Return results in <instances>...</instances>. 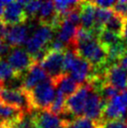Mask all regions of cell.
I'll return each instance as SVG.
<instances>
[{
	"label": "cell",
	"instance_id": "1",
	"mask_svg": "<svg viewBox=\"0 0 127 128\" xmlns=\"http://www.w3.org/2000/svg\"><path fill=\"white\" fill-rule=\"evenodd\" d=\"M78 56L83 58L92 64L94 69L101 70L104 68H108V50L106 47L99 42L97 38L91 39L84 43H80L72 48Z\"/></svg>",
	"mask_w": 127,
	"mask_h": 128
},
{
	"label": "cell",
	"instance_id": "2",
	"mask_svg": "<svg viewBox=\"0 0 127 128\" xmlns=\"http://www.w3.org/2000/svg\"><path fill=\"white\" fill-rule=\"evenodd\" d=\"M63 71L70 75L81 85L82 83H87L92 78L94 68L89 62L80 57L73 49H71L64 52Z\"/></svg>",
	"mask_w": 127,
	"mask_h": 128
},
{
	"label": "cell",
	"instance_id": "3",
	"mask_svg": "<svg viewBox=\"0 0 127 128\" xmlns=\"http://www.w3.org/2000/svg\"><path fill=\"white\" fill-rule=\"evenodd\" d=\"M55 88L53 80L49 78L29 91L28 96L33 110H49L55 97Z\"/></svg>",
	"mask_w": 127,
	"mask_h": 128
},
{
	"label": "cell",
	"instance_id": "4",
	"mask_svg": "<svg viewBox=\"0 0 127 128\" xmlns=\"http://www.w3.org/2000/svg\"><path fill=\"white\" fill-rule=\"evenodd\" d=\"M54 30L52 26L47 24H40L38 29L29 36L25 43V50L32 57L36 54L48 49L50 43L53 40Z\"/></svg>",
	"mask_w": 127,
	"mask_h": 128
},
{
	"label": "cell",
	"instance_id": "5",
	"mask_svg": "<svg viewBox=\"0 0 127 128\" xmlns=\"http://www.w3.org/2000/svg\"><path fill=\"white\" fill-rule=\"evenodd\" d=\"M0 101L21 110L25 114L31 113L33 110L28 92L24 89H11L0 84Z\"/></svg>",
	"mask_w": 127,
	"mask_h": 128
},
{
	"label": "cell",
	"instance_id": "6",
	"mask_svg": "<svg viewBox=\"0 0 127 128\" xmlns=\"http://www.w3.org/2000/svg\"><path fill=\"white\" fill-rule=\"evenodd\" d=\"M6 7L1 22L8 26L24 24L28 20L24 8V1H5Z\"/></svg>",
	"mask_w": 127,
	"mask_h": 128
},
{
	"label": "cell",
	"instance_id": "7",
	"mask_svg": "<svg viewBox=\"0 0 127 128\" xmlns=\"http://www.w3.org/2000/svg\"><path fill=\"white\" fill-rule=\"evenodd\" d=\"M91 90V85L85 83L80 87L77 92L66 98V113H69L76 117H81L84 114V108L89 92Z\"/></svg>",
	"mask_w": 127,
	"mask_h": 128
},
{
	"label": "cell",
	"instance_id": "8",
	"mask_svg": "<svg viewBox=\"0 0 127 128\" xmlns=\"http://www.w3.org/2000/svg\"><path fill=\"white\" fill-rule=\"evenodd\" d=\"M106 105V102L103 99L100 94L91 85V90L89 92L84 108L85 117L95 122H102L103 111Z\"/></svg>",
	"mask_w": 127,
	"mask_h": 128
},
{
	"label": "cell",
	"instance_id": "9",
	"mask_svg": "<svg viewBox=\"0 0 127 128\" xmlns=\"http://www.w3.org/2000/svg\"><path fill=\"white\" fill-rule=\"evenodd\" d=\"M64 52L50 50L47 52L43 60L39 63L41 68L45 70L50 78L54 80L64 73Z\"/></svg>",
	"mask_w": 127,
	"mask_h": 128
},
{
	"label": "cell",
	"instance_id": "10",
	"mask_svg": "<svg viewBox=\"0 0 127 128\" xmlns=\"http://www.w3.org/2000/svg\"><path fill=\"white\" fill-rule=\"evenodd\" d=\"M104 82L115 87L119 91H125L127 88V68L120 64H114L104 70Z\"/></svg>",
	"mask_w": 127,
	"mask_h": 128
},
{
	"label": "cell",
	"instance_id": "11",
	"mask_svg": "<svg viewBox=\"0 0 127 128\" xmlns=\"http://www.w3.org/2000/svg\"><path fill=\"white\" fill-rule=\"evenodd\" d=\"M8 62L10 63L15 72L22 77L24 72H27L35 62L30 54L24 49L15 48L10 50L8 55Z\"/></svg>",
	"mask_w": 127,
	"mask_h": 128
},
{
	"label": "cell",
	"instance_id": "12",
	"mask_svg": "<svg viewBox=\"0 0 127 128\" xmlns=\"http://www.w3.org/2000/svg\"><path fill=\"white\" fill-rule=\"evenodd\" d=\"M35 128H66L67 121L50 110H38L32 114Z\"/></svg>",
	"mask_w": 127,
	"mask_h": 128
},
{
	"label": "cell",
	"instance_id": "13",
	"mask_svg": "<svg viewBox=\"0 0 127 128\" xmlns=\"http://www.w3.org/2000/svg\"><path fill=\"white\" fill-rule=\"evenodd\" d=\"M127 113V106L122 94H118L106 103L103 111L102 122L122 120Z\"/></svg>",
	"mask_w": 127,
	"mask_h": 128
},
{
	"label": "cell",
	"instance_id": "14",
	"mask_svg": "<svg viewBox=\"0 0 127 128\" xmlns=\"http://www.w3.org/2000/svg\"><path fill=\"white\" fill-rule=\"evenodd\" d=\"M48 74L38 63H35L29 68L22 78V87L26 92L31 91L39 83L48 80Z\"/></svg>",
	"mask_w": 127,
	"mask_h": 128
},
{
	"label": "cell",
	"instance_id": "15",
	"mask_svg": "<svg viewBox=\"0 0 127 128\" xmlns=\"http://www.w3.org/2000/svg\"><path fill=\"white\" fill-rule=\"evenodd\" d=\"M28 27L25 24L10 26L6 41L10 47H19L25 44L28 40Z\"/></svg>",
	"mask_w": 127,
	"mask_h": 128
},
{
	"label": "cell",
	"instance_id": "16",
	"mask_svg": "<svg viewBox=\"0 0 127 128\" xmlns=\"http://www.w3.org/2000/svg\"><path fill=\"white\" fill-rule=\"evenodd\" d=\"M78 28V26L75 25L73 22H71L69 20H67L64 17H62L60 25L57 29V31H58L57 38L60 39L64 45L72 47L73 43H74L75 36H76Z\"/></svg>",
	"mask_w": 127,
	"mask_h": 128
},
{
	"label": "cell",
	"instance_id": "17",
	"mask_svg": "<svg viewBox=\"0 0 127 128\" xmlns=\"http://www.w3.org/2000/svg\"><path fill=\"white\" fill-rule=\"evenodd\" d=\"M52 80L57 90H59L60 92H63L64 96L66 98H68L70 96L75 94L81 86L80 83H78L71 77L70 75L66 74V73H63L58 78H54Z\"/></svg>",
	"mask_w": 127,
	"mask_h": 128
},
{
	"label": "cell",
	"instance_id": "18",
	"mask_svg": "<svg viewBox=\"0 0 127 128\" xmlns=\"http://www.w3.org/2000/svg\"><path fill=\"white\" fill-rule=\"evenodd\" d=\"M95 7L91 2H81L80 5V26L87 30H94L95 24Z\"/></svg>",
	"mask_w": 127,
	"mask_h": 128
},
{
	"label": "cell",
	"instance_id": "19",
	"mask_svg": "<svg viewBox=\"0 0 127 128\" xmlns=\"http://www.w3.org/2000/svg\"><path fill=\"white\" fill-rule=\"evenodd\" d=\"M25 115L21 110L0 101V122H12L21 120Z\"/></svg>",
	"mask_w": 127,
	"mask_h": 128
},
{
	"label": "cell",
	"instance_id": "20",
	"mask_svg": "<svg viewBox=\"0 0 127 128\" xmlns=\"http://www.w3.org/2000/svg\"><path fill=\"white\" fill-rule=\"evenodd\" d=\"M56 16V11L54 7V2L52 1H45L41 5L38 14V19L40 24H47L50 26L53 19Z\"/></svg>",
	"mask_w": 127,
	"mask_h": 128
},
{
	"label": "cell",
	"instance_id": "21",
	"mask_svg": "<svg viewBox=\"0 0 127 128\" xmlns=\"http://www.w3.org/2000/svg\"><path fill=\"white\" fill-rule=\"evenodd\" d=\"M18 78H24L17 74L10 63L4 58H0V84H5Z\"/></svg>",
	"mask_w": 127,
	"mask_h": 128
},
{
	"label": "cell",
	"instance_id": "22",
	"mask_svg": "<svg viewBox=\"0 0 127 128\" xmlns=\"http://www.w3.org/2000/svg\"><path fill=\"white\" fill-rule=\"evenodd\" d=\"M66 128H102V122H95L86 117H76L67 121Z\"/></svg>",
	"mask_w": 127,
	"mask_h": 128
},
{
	"label": "cell",
	"instance_id": "23",
	"mask_svg": "<svg viewBox=\"0 0 127 128\" xmlns=\"http://www.w3.org/2000/svg\"><path fill=\"white\" fill-rule=\"evenodd\" d=\"M125 21L126 20H124V18H122L119 15L114 13L112 17L105 24L104 29L111 31V32L115 33V34H117V35H119V36H120L122 38L124 26H125Z\"/></svg>",
	"mask_w": 127,
	"mask_h": 128
},
{
	"label": "cell",
	"instance_id": "24",
	"mask_svg": "<svg viewBox=\"0 0 127 128\" xmlns=\"http://www.w3.org/2000/svg\"><path fill=\"white\" fill-rule=\"evenodd\" d=\"M97 39L102 45L106 47V48H108V47L122 41V38L119 36V35L115 34V33L106 30V29H102L97 35Z\"/></svg>",
	"mask_w": 127,
	"mask_h": 128
},
{
	"label": "cell",
	"instance_id": "25",
	"mask_svg": "<svg viewBox=\"0 0 127 128\" xmlns=\"http://www.w3.org/2000/svg\"><path fill=\"white\" fill-rule=\"evenodd\" d=\"M81 5L80 1H71V0H57L54 1V7H55V11L58 15L64 16L67 14L68 12L74 10L76 8H78Z\"/></svg>",
	"mask_w": 127,
	"mask_h": 128
},
{
	"label": "cell",
	"instance_id": "26",
	"mask_svg": "<svg viewBox=\"0 0 127 128\" xmlns=\"http://www.w3.org/2000/svg\"><path fill=\"white\" fill-rule=\"evenodd\" d=\"M66 97L64 96V94L60 92L59 90L56 91L55 97L53 99L52 104L50 105V111L55 115L66 113Z\"/></svg>",
	"mask_w": 127,
	"mask_h": 128
},
{
	"label": "cell",
	"instance_id": "27",
	"mask_svg": "<svg viewBox=\"0 0 127 128\" xmlns=\"http://www.w3.org/2000/svg\"><path fill=\"white\" fill-rule=\"evenodd\" d=\"M43 2L41 1H24V8L27 18H34L38 16Z\"/></svg>",
	"mask_w": 127,
	"mask_h": 128
},
{
	"label": "cell",
	"instance_id": "28",
	"mask_svg": "<svg viewBox=\"0 0 127 128\" xmlns=\"http://www.w3.org/2000/svg\"><path fill=\"white\" fill-rule=\"evenodd\" d=\"M112 10L115 14L119 15L124 20H127V0L116 1L112 8Z\"/></svg>",
	"mask_w": 127,
	"mask_h": 128
},
{
	"label": "cell",
	"instance_id": "29",
	"mask_svg": "<svg viewBox=\"0 0 127 128\" xmlns=\"http://www.w3.org/2000/svg\"><path fill=\"white\" fill-rule=\"evenodd\" d=\"M102 128H127V124L122 120L102 122Z\"/></svg>",
	"mask_w": 127,
	"mask_h": 128
},
{
	"label": "cell",
	"instance_id": "30",
	"mask_svg": "<svg viewBox=\"0 0 127 128\" xmlns=\"http://www.w3.org/2000/svg\"><path fill=\"white\" fill-rule=\"evenodd\" d=\"M92 2L97 8H106V10L112 8L114 4L116 3V1H113V0H98V1H92Z\"/></svg>",
	"mask_w": 127,
	"mask_h": 128
},
{
	"label": "cell",
	"instance_id": "31",
	"mask_svg": "<svg viewBox=\"0 0 127 128\" xmlns=\"http://www.w3.org/2000/svg\"><path fill=\"white\" fill-rule=\"evenodd\" d=\"M120 66H122L124 68H127V52H126V54H124V56L120 58Z\"/></svg>",
	"mask_w": 127,
	"mask_h": 128
},
{
	"label": "cell",
	"instance_id": "32",
	"mask_svg": "<svg viewBox=\"0 0 127 128\" xmlns=\"http://www.w3.org/2000/svg\"><path fill=\"white\" fill-rule=\"evenodd\" d=\"M5 7H6L5 1H0V21H1V19H2V16H3L4 10H5Z\"/></svg>",
	"mask_w": 127,
	"mask_h": 128
},
{
	"label": "cell",
	"instance_id": "33",
	"mask_svg": "<svg viewBox=\"0 0 127 128\" xmlns=\"http://www.w3.org/2000/svg\"><path fill=\"white\" fill-rule=\"evenodd\" d=\"M122 39L127 45V20L125 21V26H124V34H122Z\"/></svg>",
	"mask_w": 127,
	"mask_h": 128
},
{
	"label": "cell",
	"instance_id": "34",
	"mask_svg": "<svg viewBox=\"0 0 127 128\" xmlns=\"http://www.w3.org/2000/svg\"><path fill=\"white\" fill-rule=\"evenodd\" d=\"M120 94H122V98H124V102H125V104H126V106H127V90L122 92Z\"/></svg>",
	"mask_w": 127,
	"mask_h": 128
},
{
	"label": "cell",
	"instance_id": "35",
	"mask_svg": "<svg viewBox=\"0 0 127 128\" xmlns=\"http://www.w3.org/2000/svg\"><path fill=\"white\" fill-rule=\"evenodd\" d=\"M126 122V124H127V118H126V122Z\"/></svg>",
	"mask_w": 127,
	"mask_h": 128
}]
</instances>
